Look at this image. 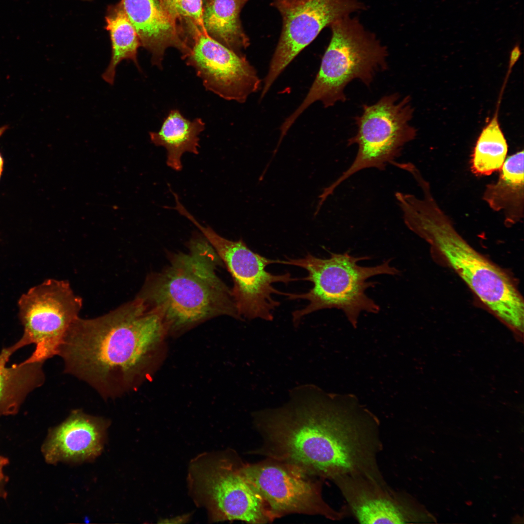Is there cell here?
<instances>
[{"mask_svg": "<svg viewBox=\"0 0 524 524\" xmlns=\"http://www.w3.org/2000/svg\"><path fill=\"white\" fill-rule=\"evenodd\" d=\"M499 172L496 181L486 186L482 198L492 210L502 212L506 224L511 225L524 217V150L508 157Z\"/></svg>", "mask_w": 524, "mask_h": 524, "instance_id": "obj_17", "label": "cell"}, {"mask_svg": "<svg viewBox=\"0 0 524 524\" xmlns=\"http://www.w3.org/2000/svg\"><path fill=\"white\" fill-rule=\"evenodd\" d=\"M334 482L360 523L404 524L412 520V512L404 499L390 492L385 485L349 476Z\"/></svg>", "mask_w": 524, "mask_h": 524, "instance_id": "obj_16", "label": "cell"}, {"mask_svg": "<svg viewBox=\"0 0 524 524\" xmlns=\"http://www.w3.org/2000/svg\"><path fill=\"white\" fill-rule=\"evenodd\" d=\"M368 256L354 257L348 252L330 253L327 259L308 254L299 259L277 260V263L298 266L305 269L308 276L304 279L311 281L312 287L303 294L285 293L290 299L308 301L304 308L293 312V321L299 322L305 315L317 311L335 308L342 310L351 325L356 328L362 311L377 313L379 306L365 293L376 282L368 279L379 275H399L400 271L388 260L374 266H362L358 262L368 260Z\"/></svg>", "mask_w": 524, "mask_h": 524, "instance_id": "obj_6", "label": "cell"}, {"mask_svg": "<svg viewBox=\"0 0 524 524\" xmlns=\"http://www.w3.org/2000/svg\"><path fill=\"white\" fill-rule=\"evenodd\" d=\"M3 159L0 153V178L3 169Z\"/></svg>", "mask_w": 524, "mask_h": 524, "instance_id": "obj_27", "label": "cell"}, {"mask_svg": "<svg viewBox=\"0 0 524 524\" xmlns=\"http://www.w3.org/2000/svg\"><path fill=\"white\" fill-rule=\"evenodd\" d=\"M184 59L195 69L205 89L225 99L244 103L260 88L257 71L245 56L206 33H197Z\"/></svg>", "mask_w": 524, "mask_h": 524, "instance_id": "obj_13", "label": "cell"}, {"mask_svg": "<svg viewBox=\"0 0 524 524\" xmlns=\"http://www.w3.org/2000/svg\"><path fill=\"white\" fill-rule=\"evenodd\" d=\"M167 332L159 313L136 297L101 316L79 317L59 356L66 373L87 383L104 398H115L148 377Z\"/></svg>", "mask_w": 524, "mask_h": 524, "instance_id": "obj_2", "label": "cell"}, {"mask_svg": "<svg viewBox=\"0 0 524 524\" xmlns=\"http://www.w3.org/2000/svg\"><path fill=\"white\" fill-rule=\"evenodd\" d=\"M120 4L139 37L141 45L151 54V64L162 68L164 52L179 49L184 59L190 48L180 37L176 20L160 0H121Z\"/></svg>", "mask_w": 524, "mask_h": 524, "instance_id": "obj_15", "label": "cell"}, {"mask_svg": "<svg viewBox=\"0 0 524 524\" xmlns=\"http://www.w3.org/2000/svg\"><path fill=\"white\" fill-rule=\"evenodd\" d=\"M173 3L178 18L183 16L189 18L206 33L203 25L202 0H173Z\"/></svg>", "mask_w": 524, "mask_h": 524, "instance_id": "obj_23", "label": "cell"}, {"mask_svg": "<svg viewBox=\"0 0 524 524\" xmlns=\"http://www.w3.org/2000/svg\"><path fill=\"white\" fill-rule=\"evenodd\" d=\"M245 463L233 450L205 453L190 462V495L213 522H272L268 508L244 471Z\"/></svg>", "mask_w": 524, "mask_h": 524, "instance_id": "obj_7", "label": "cell"}, {"mask_svg": "<svg viewBox=\"0 0 524 524\" xmlns=\"http://www.w3.org/2000/svg\"><path fill=\"white\" fill-rule=\"evenodd\" d=\"M508 151V143L500 127L497 111L476 141L470 161L471 171L477 176H485L500 171Z\"/></svg>", "mask_w": 524, "mask_h": 524, "instance_id": "obj_22", "label": "cell"}, {"mask_svg": "<svg viewBox=\"0 0 524 524\" xmlns=\"http://www.w3.org/2000/svg\"><path fill=\"white\" fill-rule=\"evenodd\" d=\"M245 3H246L248 0H242Z\"/></svg>", "mask_w": 524, "mask_h": 524, "instance_id": "obj_28", "label": "cell"}, {"mask_svg": "<svg viewBox=\"0 0 524 524\" xmlns=\"http://www.w3.org/2000/svg\"><path fill=\"white\" fill-rule=\"evenodd\" d=\"M82 305V299L65 280L49 279L22 295L18 306L24 332L14 344L17 349L31 344L35 345L25 361L43 363L59 355Z\"/></svg>", "mask_w": 524, "mask_h": 524, "instance_id": "obj_10", "label": "cell"}, {"mask_svg": "<svg viewBox=\"0 0 524 524\" xmlns=\"http://www.w3.org/2000/svg\"><path fill=\"white\" fill-rule=\"evenodd\" d=\"M8 463V460L7 458L3 457L0 456V481L3 480L4 478V474L2 472L3 467Z\"/></svg>", "mask_w": 524, "mask_h": 524, "instance_id": "obj_26", "label": "cell"}, {"mask_svg": "<svg viewBox=\"0 0 524 524\" xmlns=\"http://www.w3.org/2000/svg\"><path fill=\"white\" fill-rule=\"evenodd\" d=\"M365 8L360 0H304L297 6L281 14V33L260 97H264L286 67L324 28Z\"/></svg>", "mask_w": 524, "mask_h": 524, "instance_id": "obj_12", "label": "cell"}, {"mask_svg": "<svg viewBox=\"0 0 524 524\" xmlns=\"http://www.w3.org/2000/svg\"><path fill=\"white\" fill-rule=\"evenodd\" d=\"M13 346L0 353V416L15 414L27 394L43 384V362L24 361L6 366L15 352Z\"/></svg>", "mask_w": 524, "mask_h": 524, "instance_id": "obj_18", "label": "cell"}, {"mask_svg": "<svg viewBox=\"0 0 524 524\" xmlns=\"http://www.w3.org/2000/svg\"><path fill=\"white\" fill-rule=\"evenodd\" d=\"M279 408L253 414L262 445L254 453L335 481L361 477L383 483L376 418L353 396L327 393L307 385L292 392Z\"/></svg>", "mask_w": 524, "mask_h": 524, "instance_id": "obj_1", "label": "cell"}, {"mask_svg": "<svg viewBox=\"0 0 524 524\" xmlns=\"http://www.w3.org/2000/svg\"><path fill=\"white\" fill-rule=\"evenodd\" d=\"M219 257L201 233L188 252L175 255L163 271L148 276L137 297L162 316L167 332L219 315L240 318L231 291L216 273Z\"/></svg>", "mask_w": 524, "mask_h": 524, "instance_id": "obj_3", "label": "cell"}, {"mask_svg": "<svg viewBox=\"0 0 524 524\" xmlns=\"http://www.w3.org/2000/svg\"><path fill=\"white\" fill-rule=\"evenodd\" d=\"M183 216L199 229L229 272L233 282L231 293L239 317L272 320V312L279 305L272 295L285 294L273 284L295 279L289 273L274 275L267 271L266 266L276 260L252 251L242 239L231 241L222 237L210 227L201 225L187 211Z\"/></svg>", "mask_w": 524, "mask_h": 524, "instance_id": "obj_9", "label": "cell"}, {"mask_svg": "<svg viewBox=\"0 0 524 524\" xmlns=\"http://www.w3.org/2000/svg\"><path fill=\"white\" fill-rule=\"evenodd\" d=\"M112 45L110 62L103 72L102 79L113 85L118 65L123 60L133 62L138 69L137 50L140 41L137 33L120 3L109 8L105 17Z\"/></svg>", "mask_w": 524, "mask_h": 524, "instance_id": "obj_21", "label": "cell"}, {"mask_svg": "<svg viewBox=\"0 0 524 524\" xmlns=\"http://www.w3.org/2000/svg\"><path fill=\"white\" fill-rule=\"evenodd\" d=\"M394 93L381 98L376 103L364 104L363 112L355 117L356 134L348 140V145H357L358 151L350 166L319 196L324 202L336 188L355 173L364 169L385 170L395 161L404 146L413 140L417 131L409 124L414 109L410 98L399 100Z\"/></svg>", "mask_w": 524, "mask_h": 524, "instance_id": "obj_8", "label": "cell"}, {"mask_svg": "<svg viewBox=\"0 0 524 524\" xmlns=\"http://www.w3.org/2000/svg\"><path fill=\"white\" fill-rule=\"evenodd\" d=\"M329 27L331 39L317 75L302 103L281 125L283 134L313 103L320 101L327 108L344 102L348 83L358 79L369 86L377 73L387 68L386 47L358 17L346 16Z\"/></svg>", "mask_w": 524, "mask_h": 524, "instance_id": "obj_5", "label": "cell"}, {"mask_svg": "<svg viewBox=\"0 0 524 524\" xmlns=\"http://www.w3.org/2000/svg\"><path fill=\"white\" fill-rule=\"evenodd\" d=\"M200 118H186L177 109L171 110L158 131L149 132L152 144L166 150V164L176 171L182 169V155L185 152L198 154L199 135L205 129Z\"/></svg>", "mask_w": 524, "mask_h": 524, "instance_id": "obj_19", "label": "cell"}, {"mask_svg": "<svg viewBox=\"0 0 524 524\" xmlns=\"http://www.w3.org/2000/svg\"><path fill=\"white\" fill-rule=\"evenodd\" d=\"M171 15L176 20L179 18L176 14L173 3V0H160Z\"/></svg>", "mask_w": 524, "mask_h": 524, "instance_id": "obj_25", "label": "cell"}, {"mask_svg": "<svg viewBox=\"0 0 524 524\" xmlns=\"http://www.w3.org/2000/svg\"><path fill=\"white\" fill-rule=\"evenodd\" d=\"M266 458L255 463H245L244 471L263 499L272 521L291 514L342 518L343 513L324 499L320 478L288 463Z\"/></svg>", "mask_w": 524, "mask_h": 524, "instance_id": "obj_11", "label": "cell"}, {"mask_svg": "<svg viewBox=\"0 0 524 524\" xmlns=\"http://www.w3.org/2000/svg\"><path fill=\"white\" fill-rule=\"evenodd\" d=\"M110 424L108 419L73 410L49 431L42 448L46 462L54 464L93 460L103 450Z\"/></svg>", "mask_w": 524, "mask_h": 524, "instance_id": "obj_14", "label": "cell"}, {"mask_svg": "<svg viewBox=\"0 0 524 524\" xmlns=\"http://www.w3.org/2000/svg\"><path fill=\"white\" fill-rule=\"evenodd\" d=\"M304 0H272V4L280 14L289 11L300 4Z\"/></svg>", "mask_w": 524, "mask_h": 524, "instance_id": "obj_24", "label": "cell"}, {"mask_svg": "<svg viewBox=\"0 0 524 524\" xmlns=\"http://www.w3.org/2000/svg\"><path fill=\"white\" fill-rule=\"evenodd\" d=\"M242 0H209L203 9V25L211 37L238 54L249 45V39L242 28Z\"/></svg>", "mask_w": 524, "mask_h": 524, "instance_id": "obj_20", "label": "cell"}, {"mask_svg": "<svg viewBox=\"0 0 524 524\" xmlns=\"http://www.w3.org/2000/svg\"><path fill=\"white\" fill-rule=\"evenodd\" d=\"M402 213L409 229L435 249L480 301L522 336L524 301L511 280L460 236L432 193L427 191L421 198L409 199Z\"/></svg>", "mask_w": 524, "mask_h": 524, "instance_id": "obj_4", "label": "cell"}]
</instances>
